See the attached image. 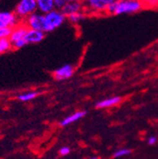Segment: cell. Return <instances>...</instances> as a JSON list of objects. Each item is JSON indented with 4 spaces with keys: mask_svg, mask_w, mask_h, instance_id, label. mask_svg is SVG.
I'll use <instances>...</instances> for the list:
<instances>
[{
    "mask_svg": "<svg viewBox=\"0 0 158 159\" xmlns=\"http://www.w3.org/2000/svg\"><path fill=\"white\" fill-rule=\"evenodd\" d=\"M143 5L138 0H115L107 9L106 12L113 15L132 14L143 9Z\"/></svg>",
    "mask_w": 158,
    "mask_h": 159,
    "instance_id": "1",
    "label": "cell"
},
{
    "mask_svg": "<svg viewBox=\"0 0 158 159\" xmlns=\"http://www.w3.org/2000/svg\"><path fill=\"white\" fill-rule=\"evenodd\" d=\"M66 16L62 11L54 9L53 11L44 14V32H51L61 27L65 21Z\"/></svg>",
    "mask_w": 158,
    "mask_h": 159,
    "instance_id": "2",
    "label": "cell"
},
{
    "mask_svg": "<svg viewBox=\"0 0 158 159\" xmlns=\"http://www.w3.org/2000/svg\"><path fill=\"white\" fill-rule=\"evenodd\" d=\"M37 11L36 0H20L17 4L14 13L20 19H26L30 14Z\"/></svg>",
    "mask_w": 158,
    "mask_h": 159,
    "instance_id": "3",
    "label": "cell"
},
{
    "mask_svg": "<svg viewBox=\"0 0 158 159\" xmlns=\"http://www.w3.org/2000/svg\"><path fill=\"white\" fill-rule=\"evenodd\" d=\"M84 8L91 12H106L108 7L115 0H82Z\"/></svg>",
    "mask_w": 158,
    "mask_h": 159,
    "instance_id": "4",
    "label": "cell"
},
{
    "mask_svg": "<svg viewBox=\"0 0 158 159\" xmlns=\"http://www.w3.org/2000/svg\"><path fill=\"white\" fill-rule=\"evenodd\" d=\"M25 23L27 28L29 30L44 31V14L36 11L26 18Z\"/></svg>",
    "mask_w": 158,
    "mask_h": 159,
    "instance_id": "5",
    "label": "cell"
},
{
    "mask_svg": "<svg viewBox=\"0 0 158 159\" xmlns=\"http://www.w3.org/2000/svg\"><path fill=\"white\" fill-rule=\"evenodd\" d=\"M18 17L14 12L0 11V30L13 29L17 26Z\"/></svg>",
    "mask_w": 158,
    "mask_h": 159,
    "instance_id": "6",
    "label": "cell"
},
{
    "mask_svg": "<svg viewBox=\"0 0 158 159\" xmlns=\"http://www.w3.org/2000/svg\"><path fill=\"white\" fill-rule=\"evenodd\" d=\"M84 9V4L82 0H70V1L61 10L65 16L73 13L82 12Z\"/></svg>",
    "mask_w": 158,
    "mask_h": 159,
    "instance_id": "7",
    "label": "cell"
},
{
    "mask_svg": "<svg viewBox=\"0 0 158 159\" xmlns=\"http://www.w3.org/2000/svg\"><path fill=\"white\" fill-rule=\"evenodd\" d=\"M74 73V67L71 65H65L61 67L57 68L53 72V76L57 81H64L72 77Z\"/></svg>",
    "mask_w": 158,
    "mask_h": 159,
    "instance_id": "8",
    "label": "cell"
},
{
    "mask_svg": "<svg viewBox=\"0 0 158 159\" xmlns=\"http://www.w3.org/2000/svg\"><path fill=\"white\" fill-rule=\"evenodd\" d=\"M45 32L41 30H28L26 35H25V40L26 42L29 44H38L42 42L45 38Z\"/></svg>",
    "mask_w": 158,
    "mask_h": 159,
    "instance_id": "9",
    "label": "cell"
},
{
    "mask_svg": "<svg viewBox=\"0 0 158 159\" xmlns=\"http://www.w3.org/2000/svg\"><path fill=\"white\" fill-rule=\"evenodd\" d=\"M28 28L26 25H17L13 29H11V34L9 36V39L11 43L18 41V40L25 38V35L28 31Z\"/></svg>",
    "mask_w": 158,
    "mask_h": 159,
    "instance_id": "10",
    "label": "cell"
},
{
    "mask_svg": "<svg viewBox=\"0 0 158 159\" xmlns=\"http://www.w3.org/2000/svg\"><path fill=\"white\" fill-rule=\"evenodd\" d=\"M37 11L43 14L49 12L55 9L54 0H36Z\"/></svg>",
    "mask_w": 158,
    "mask_h": 159,
    "instance_id": "11",
    "label": "cell"
},
{
    "mask_svg": "<svg viewBox=\"0 0 158 159\" xmlns=\"http://www.w3.org/2000/svg\"><path fill=\"white\" fill-rule=\"evenodd\" d=\"M86 115V112L85 111H81V112H76L70 116H68L67 117H65L63 121H61V125L62 126H67L77 120H79V119H81L82 117H84V116Z\"/></svg>",
    "mask_w": 158,
    "mask_h": 159,
    "instance_id": "12",
    "label": "cell"
},
{
    "mask_svg": "<svg viewBox=\"0 0 158 159\" xmlns=\"http://www.w3.org/2000/svg\"><path fill=\"white\" fill-rule=\"evenodd\" d=\"M120 101H121L120 97H114V98H109L103 99L102 102H98L96 105L97 108H105V107H110V106L115 105Z\"/></svg>",
    "mask_w": 158,
    "mask_h": 159,
    "instance_id": "13",
    "label": "cell"
},
{
    "mask_svg": "<svg viewBox=\"0 0 158 159\" xmlns=\"http://www.w3.org/2000/svg\"><path fill=\"white\" fill-rule=\"evenodd\" d=\"M11 48H12L11 42L10 41L9 38L0 39V55L10 51Z\"/></svg>",
    "mask_w": 158,
    "mask_h": 159,
    "instance_id": "14",
    "label": "cell"
},
{
    "mask_svg": "<svg viewBox=\"0 0 158 159\" xmlns=\"http://www.w3.org/2000/svg\"><path fill=\"white\" fill-rule=\"evenodd\" d=\"M37 96H38L37 92L29 91V92H26L24 94L19 95L18 96V99H19V101H21V102H29V101H31V99L35 98Z\"/></svg>",
    "mask_w": 158,
    "mask_h": 159,
    "instance_id": "15",
    "label": "cell"
},
{
    "mask_svg": "<svg viewBox=\"0 0 158 159\" xmlns=\"http://www.w3.org/2000/svg\"><path fill=\"white\" fill-rule=\"evenodd\" d=\"M67 17H68V20H69L71 23L76 24V23H79L80 21H82V20L84 18V14L82 11V12H77V13L70 14Z\"/></svg>",
    "mask_w": 158,
    "mask_h": 159,
    "instance_id": "16",
    "label": "cell"
},
{
    "mask_svg": "<svg viewBox=\"0 0 158 159\" xmlns=\"http://www.w3.org/2000/svg\"><path fill=\"white\" fill-rule=\"evenodd\" d=\"M143 7H149V8H152V7H156L158 6V0H138Z\"/></svg>",
    "mask_w": 158,
    "mask_h": 159,
    "instance_id": "17",
    "label": "cell"
},
{
    "mask_svg": "<svg viewBox=\"0 0 158 159\" xmlns=\"http://www.w3.org/2000/svg\"><path fill=\"white\" fill-rule=\"evenodd\" d=\"M27 45H28V43L26 42L25 38L20 39V40H18V41H15V42L11 43L12 48H16V49H18V48H24V47L27 46Z\"/></svg>",
    "mask_w": 158,
    "mask_h": 159,
    "instance_id": "18",
    "label": "cell"
},
{
    "mask_svg": "<svg viewBox=\"0 0 158 159\" xmlns=\"http://www.w3.org/2000/svg\"><path fill=\"white\" fill-rule=\"evenodd\" d=\"M70 0H54V6L56 10H62Z\"/></svg>",
    "mask_w": 158,
    "mask_h": 159,
    "instance_id": "19",
    "label": "cell"
},
{
    "mask_svg": "<svg viewBox=\"0 0 158 159\" xmlns=\"http://www.w3.org/2000/svg\"><path fill=\"white\" fill-rule=\"evenodd\" d=\"M131 153V151L128 150V149H120L118 150L115 152L114 156L115 157H121V156H124V155H128Z\"/></svg>",
    "mask_w": 158,
    "mask_h": 159,
    "instance_id": "20",
    "label": "cell"
},
{
    "mask_svg": "<svg viewBox=\"0 0 158 159\" xmlns=\"http://www.w3.org/2000/svg\"><path fill=\"white\" fill-rule=\"evenodd\" d=\"M11 29H2L0 30V39L2 38H9L10 34H11Z\"/></svg>",
    "mask_w": 158,
    "mask_h": 159,
    "instance_id": "21",
    "label": "cell"
},
{
    "mask_svg": "<svg viewBox=\"0 0 158 159\" xmlns=\"http://www.w3.org/2000/svg\"><path fill=\"white\" fill-rule=\"evenodd\" d=\"M59 152H60L61 155H67L69 152H70V148L69 147H63L60 149V151H59Z\"/></svg>",
    "mask_w": 158,
    "mask_h": 159,
    "instance_id": "22",
    "label": "cell"
},
{
    "mask_svg": "<svg viewBox=\"0 0 158 159\" xmlns=\"http://www.w3.org/2000/svg\"><path fill=\"white\" fill-rule=\"evenodd\" d=\"M156 141H157V139H156L155 136H151V137L149 138V140H148V143H149L150 145H153V144L156 143Z\"/></svg>",
    "mask_w": 158,
    "mask_h": 159,
    "instance_id": "23",
    "label": "cell"
},
{
    "mask_svg": "<svg viewBox=\"0 0 158 159\" xmlns=\"http://www.w3.org/2000/svg\"><path fill=\"white\" fill-rule=\"evenodd\" d=\"M90 159H98V157H94V158H90Z\"/></svg>",
    "mask_w": 158,
    "mask_h": 159,
    "instance_id": "24",
    "label": "cell"
}]
</instances>
